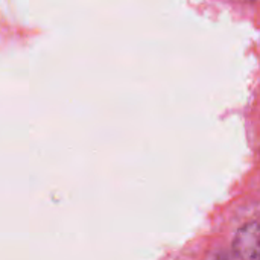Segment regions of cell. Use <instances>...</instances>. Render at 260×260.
I'll use <instances>...</instances> for the list:
<instances>
[{"mask_svg": "<svg viewBox=\"0 0 260 260\" xmlns=\"http://www.w3.org/2000/svg\"><path fill=\"white\" fill-rule=\"evenodd\" d=\"M233 247L242 260H260V222H250L241 227Z\"/></svg>", "mask_w": 260, "mask_h": 260, "instance_id": "6da1fadb", "label": "cell"}]
</instances>
